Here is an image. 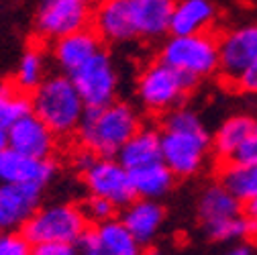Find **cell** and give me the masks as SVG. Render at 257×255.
<instances>
[{"label":"cell","mask_w":257,"mask_h":255,"mask_svg":"<svg viewBox=\"0 0 257 255\" xmlns=\"http://www.w3.org/2000/svg\"><path fill=\"white\" fill-rule=\"evenodd\" d=\"M162 162L176 178L198 174L212 151V135L196 110L178 106L164 116L162 124Z\"/></svg>","instance_id":"1"},{"label":"cell","mask_w":257,"mask_h":255,"mask_svg":"<svg viewBox=\"0 0 257 255\" xmlns=\"http://www.w3.org/2000/svg\"><path fill=\"white\" fill-rule=\"evenodd\" d=\"M141 126V116L131 104L114 100L98 108H88L76 139L80 147L92 151L96 157H116Z\"/></svg>","instance_id":"2"},{"label":"cell","mask_w":257,"mask_h":255,"mask_svg":"<svg viewBox=\"0 0 257 255\" xmlns=\"http://www.w3.org/2000/svg\"><path fill=\"white\" fill-rule=\"evenodd\" d=\"M86 110L78 88L66 74L47 76L31 92V112L37 114L57 139L76 135Z\"/></svg>","instance_id":"3"},{"label":"cell","mask_w":257,"mask_h":255,"mask_svg":"<svg viewBox=\"0 0 257 255\" xmlns=\"http://www.w3.org/2000/svg\"><path fill=\"white\" fill-rule=\"evenodd\" d=\"M157 59L198 84L200 80L214 76L220 68L218 39L210 31L196 35H170L159 49Z\"/></svg>","instance_id":"4"},{"label":"cell","mask_w":257,"mask_h":255,"mask_svg":"<svg viewBox=\"0 0 257 255\" xmlns=\"http://www.w3.org/2000/svg\"><path fill=\"white\" fill-rule=\"evenodd\" d=\"M31 245L37 243H80L88 233V218L76 204L59 202L37 208L21 227Z\"/></svg>","instance_id":"5"},{"label":"cell","mask_w":257,"mask_h":255,"mask_svg":"<svg viewBox=\"0 0 257 255\" xmlns=\"http://www.w3.org/2000/svg\"><path fill=\"white\" fill-rule=\"evenodd\" d=\"M194 86V80L186 78L162 59H155L147 63L137 78V98L149 112L166 114L182 106L186 94Z\"/></svg>","instance_id":"6"},{"label":"cell","mask_w":257,"mask_h":255,"mask_svg":"<svg viewBox=\"0 0 257 255\" xmlns=\"http://www.w3.org/2000/svg\"><path fill=\"white\" fill-rule=\"evenodd\" d=\"M92 0H41L35 13V35L41 43H53L70 33L92 27Z\"/></svg>","instance_id":"7"},{"label":"cell","mask_w":257,"mask_h":255,"mask_svg":"<svg viewBox=\"0 0 257 255\" xmlns=\"http://www.w3.org/2000/svg\"><path fill=\"white\" fill-rule=\"evenodd\" d=\"M70 78L78 88L86 108H98L116 100L118 74L114 68V61L106 49H102L92 59H88Z\"/></svg>","instance_id":"8"},{"label":"cell","mask_w":257,"mask_h":255,"mask_svg":"<svg viewBox=\"0 0 257 255\" xmlns=\"http://www.w3.org/2000/svg\"><path fill=\"white\" fill-rule=\"evenodd\" d=\"M90 196L110 200L114 206H126L135 200L131 174L116 157H96L86 172H82Z\"/></svg>","instance_id":"9"},{"label":"cell","mask_w":257,"mask_h":255,"mask_svg":"<svg viewBox=\"0 0 257 255\" xmlns=\"http://www.w3.org/2000/svg\"><path fill=\"white\" fill-rule=\"evenodd\" d=\"M220 68L224 80L233 82L243 70L257 61V23H245L229 29L218 39Z\"/></svg>","instance_id":"10"},{"label":"cell","mask_w":257,"mask_h":255,"mask_svg":"<svg viewBox=\"0 0 257 255\" xmlns=\"http://www.w3.org/2000/svg\"><path fill=\"white\" fill-rule=\"evenodd\" d=\"M9 147L29 157L51 159L57 137L37 114L29 112L9 126Z\"/></svg>","instance_id":"11"},{"label":"cell","mask_w":257,"mask_h":255,"mask_svg":"<svg viewBox=\"0 0 257 255\" xmlns=\"http://www.w3.org/2000/svg\"><path fill=\"white\" fill-rule=\"evenodd\" d=\"M49 45H51L49 53L53 63L66 76H72L80 66H84L88 59H92L96 53H100L104 49L102 39L96 35V31L92 27L82 29L78 33H70L61 39H55Z\"/></svg>","instance_id":"12"},{"label":"cell","mask_w":257,"mask_h":255,"mask_svg":"<svg viewBox=\"0 0 257 255\" xmlns=\"http://www.w3.org/2000/svg\"><path fill=\"white\" fill-rule=\"evenodd\" d=\"M53 159L23 155L11 147L0 151V184H35L45 188L55 178Z\"/></svg>","instance_id":"13"},{"label":"cell","mask_w":257,"mask_h":255,"mask_svg":"<svg viewBox=\"0 0 257 255\" xmlns=\"http://www.w3.org/2000/svg\"><path fill=\"white\" fill-rule=\"evenodd\" d=\"M41 192L35 184H0V231L21 229L39 208Z\"/></svg>","instance_id":"14"},{"label":"cell","mask_w":257,"mask_h":255,"mask_svg":"<svg viewBox=\"0 0 257 255\" xmlns=\"http://www.w3.org/2000/svg\"><path fill=\"white\" fill-rule=\"evenodd\" d=\"M92 29L102 43L137 41L126 0H98V5L94 7Z\"/></svg>","instance_id":"15"},{"label":"cell","mask_w":257,"mask_h":255,"mask_svg":"<svg viewBox=\"0 0 257 255\" xmlns=\"http://www.w3.org/2000/svg\"><path fill=\"white\" fill-rule=\"evenodd\" d=\"M137 39L153 41L170 33L176 0H126Z\"/></svg>","instance_id":"16"},{"label":"cell","mask_w":257,"mask_h":255,"mask_svg":"<svg viewBox=\"0 0 257 255\" xmlns=\"http://www.w3.org/2000/svg\"><path fill=\"white\" fill-rule=\"evenodd\" d=\"M216 21L212 0H178L170 19V35L208 33Z\"/></svg>","instance_id":"17"},{"label":"cell","mask_w":257,"mask_h":255,"mask_svg":"<svg viewBox=\"0 0 257 255\" xmlns=\"http://www.w3.org/2000/svg\"><path fill=\"white\" fill-rule=\"evenodd\" d=\"M118 162L131 172L155 162H162V135L153 126H141V129L128 139L116 155Z\"/></svg>","instance_id":"18"},{"label":"cell","mask_w":257,"mask_h":255,"mask_svg":"<svg viewBox=\"0 0 257 255\" xmlns=\"http://www.w3.org/2000/svg\"><path fill=\"white\" fill-rule=\"evenodd\" d=\"M124 227L135 235V239L143 245L155 237L164 222V208L159 206L155 200L147 198H135L131 204L124 206L122 218Z\"/></svg>","instance_id":"19"},{"label":"cell","mask_w":257,"mask_h":255,"mask_svg":"<svg viewBox=\"0 0 257 255\" xmlns=\"http://www.w3.org/2000/svg\"><path fill=\"white\" fill-rule=\"evenodd\" d=\"M251 135H253V118H249L247 114H235L224 118L212 135V153L222 162H231L235 151Z\"/></svg>","instance_id":"20"},{"label":"cell","mask_w":257,"mask_h":255,"mask_svg":"<svg viewBox=\"0 0 257 255\" xmlns=\"http://www.w3.org/2000/svg\"><path fill=\"white\" fill-rule=\"evenodd\" d=\"M128 174H131V186H133L135 198H147V200H155L159 196L168 194L176 180V176L164 162H155V164L131 170Z\"/></svg>","instance_id":"21"},{"label":"cell","mask_w":257,"mask_h":255,"mask_svg":"<svg viewBox=\"0 0 257 255\" xmlns=\"http://www.w3.org/2000/svg\"><path fill=\"white\" fill-rule=\"evenodd\" d=\"M198 214L206 229V227L216 225V222H222L227 218L241 214V202L222 184H216L202 192L200 202H198Z\"/></svg>","instance_id":"22"},{"label":"cell","mask_w":257,"mask_h":255,"mask_svg":"<svg viewBox=\"0 0 257 255\" xmlns=\"http://www.w3.org/2000/svg\"><path fill=\"white\" fill-rule=\"evenodd\" d=\"M45 78H47L45 47H43V43H33L23 51V55L19 59V66H17V72H15V78H13V84L19 90L31 94Z\"/></svg>","instance_id":"23"},{"label":"cell","mask_w":257,"mask_h":255,"mask_svg":"<svg viewBox=\"0 0 257 255\" xmlns=\"http://www.w3.org/2000/svg\"><path fill=\"white\" fill-rule=\"evenodd\" d=\"M220 184L241 204H249L257 198V164L224 162L220 170Z\"/></svg>","instance_id":"24"},{"label":"cell","mask_w":257,"mask_h":255,"mask_svg":"<svg viewBox=\"0 0 257 255\" xmlns=\"http://www.w3.org/2000/svg\"><path fill=\"white\" fill-rule=\"evenodd\" d=\"M92 235L108 255H141V243L124 227L122 220L110 218L106 222H100L92 231Z\"/></svg>","instance_id":"25"},{"label":"cell","mask_w":257,"mask_h":255,"mask_svg":"<svg viewBox=\"0 0 257 255\" xmlns=\"http://www.w3.org/2000/svg\"><path fill=\"white\" fill-rule=\"evenodd\" d=\"M31 112V94L19 90L13 82L0 80V124L9 126Z\"/></svg>","instance_id":"26"},{"label":"cell","mask_w":257,"mask_h":255,"mask_svg":"<svg viewBox=\"0 0 257 255\" xmlns=\"http://www.w3.org/2000/svg\"><path fill=\"white\" fill-rule=\"evenodd\" d=\"M206 233L216 241H233L249 235H257V220L249 218L247 214H237L222 222H216L212 227H206Z\"/></svg>","instance_id":"27"},{"label":"cell","mask_w":257,"mask_h":255,"mask_svg":"<svg viewBox=\"0 0 257 255\" xmlns=\"http://www.w3.org/2000/svg\"><path fill=\"white\" fill-rule=\"evenodd\" d=\"M82 210H84L88 222L92 220V222H96V225H100V222H106V220H110V218L114 216L116 206H114L110 200H106V198L90 196V198L86 200V204L82 206Z\"/></svg>","instance_id":"28"},{"label":"cell","mask_w":257,"mask_h":255,"mask_svg":"<svg viewBox=\"0 0 257 255\" xmlns=\"http://www.w3.org/2000/svg\"><path fill=\"white\" fill-rule=\"evenodd\" d=\"M33 245L23 233L0 231V255H31Z\"/></svg>","instance_id":"29"},{"label":"cell","mask_w":257,"mask_h":255,"mask_svg":"<svg viewBox=\"0 0 257 255\" xmlns=\"http://www.w3.org/2000/svg\"><path fill=\"white\" fill-rule=\"evenodd\" d=\"M31 255H80L76 243H37L31 249Z\"/></svg>","instance_id":"30"},{"label":"cell","mask_w":257,"mask_h":255,"mask_svg":"<svg viewBox=\"0 0 257 255\" xmlns=\"http://www.w3.org/2000/svg\"><path fill=\"white\" fill-rule=\"evenodd\" d=\"M233 84L237 86V90H241L245 94H257V61L251 63L247 70H243L233 80Z\"/></svg>","instance_id":"31"},{"label":"cell","mask_w":257,"mask_h":255,"mask_svg":"<svg viewBox=\"0 0 257 255\" xmlns=\"http://www.w3.org/2000/svg\"><path fill=\"white\" fill-rule=\"evenodd\" d=\"M231 162H237V164H257V137L251 135L233 155Z\"/></svg>","instance_id":"32"},{"label":"cell","mask_w":257,"mask_h":255,"mask_svg":"<svg viewBox=\"0 0 257 255\" xmlns=\"http://www.w3.org/2000/svg\"><path fill=\"white\" fill-rule=\"evenodd\" d=\"M80 255H108V253L104 251V247L98 241H96L92 231H88L80 241Z\"/></svg>","instance_id":"33"},{"label":"cell","mask_w":257,"mask_h":255,"mask_svg":"<svg viewBox=\"0 0 257 255\" xmlns=\"http://www.w3.org/2000/svg\"><path fill=\"white\" fill-rule=\"evenodd\" d=\"M9 147V129L0 124V151H5Z\"/></svg>","instance_id":"34"},{"label":"cell","mask_w":257,"mask_h":255,"mask_svg":"<svg viewBox=\"0 0 257 255\" xmlns=\"http://www.w3.org/2000/svg\"><path fill=\"white\" fill-rule=\"evenodd\" d=\"M247 216L253 218V220H257V198L247 204Z\"/></svg>","instance_id":"35"},{"label":"cell","mask_w":257,"mask_h":255,"mask_svg":"<svg viewBox=\"0 0 257 255\" xmlns=\"http://www.w3.org/2000/svg\"><path fill=\"white\" fill-rule=\"evenodd\" d=\"M224 255H249V249L247 247H243V245H239V247H233V249H229Z\"/></svg>","instance_id":"36"},{"label":"cell","mask_w":257,"mask_h":255,"mask_svg":"<svg viewBox=\"0 0 257 255\" xmlns=\"http://www.w3.org/2000/svg\"><path fill=\"white\" fill-rule=\"evenodd\" d=\"M253 135H255V137H257V118H255V120H253Z\"/></svg>","instance_id":"37"}]
</instances>
